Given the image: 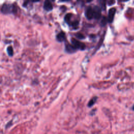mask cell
I'll use <instances>...</instances> for the list:
<instances>
[{
    "label": "cell",
    "instance_id": "cell-8",
    "mask_svg": "<svg viewBox=\"0 0 134 134\" xmlns=\"http://www.w3.org/2000/svg\"><path fill=\"white\" fill-rule=\"evenodd\" d=\"M56 38H57V40L59 42H60L65 41V39H66V35H65V33L64 32H60L57 35Z\"/></svg>",
    "mask_w": 134,
    "mask_h": 134
},
{
    "label": "cell",
    "instance_id": "cell-9",
    "mask_svg": "<svg viewBox=\"0 0 134 134\" xmlns=\"http://www.w3.org/2000/svg\"><path fill=\"white\" fill-rule=\"evenodd\" d=\"M96 100H97V97H94L93 98H92V99L90 101H89L87 105L89 108H91V107H92L95 103V102H96Z\"/></svg>",
    "mask_w": 134,
    "mask_h": 134
},
{
    "label": "cell",
    "instance_id": "cell-5",
    "mask_svg": "<svg viewBox=\"0 0 134 134\" xmlns=\"http://www.w3.org/2000/svg\"><path fill=\"white\" fill-rule=\"evenodd\" d=\"M94 10V19L99 20L101 16V9L97 6H95L93 7Z\"/></svg>",
    "mask_w": 134,
    "mask_h": 134
},
{
    "label": "cell",
    "instance_id": "cell-11",
    "mask_svg": "<svg viewBox=\"0 0 134 134\" xmlns=\"http://www.w3.org/2000/svg\"><path fill=\"white\" fill-rule=\"evenodd\" d=\"M7 52L8 55L10 56H12L13 55V49L11 46H9L7 48Z\"/></svg>",
    "mask_w": 134,
    "mask_h": 134
},
{
    "label": "cell",
    "instance_id": "cell-2",
    "mask_svg": "<svg viewBox=\"0 0 134 134\" xmlns=\"http://www.w3.org/2000/svg\"><path fill=\"white\" fill-rule=\"evenodd\" d=\"M71 43L72 45L77 49H80L83 50L85 49V44L83 42L79 41V40H77L75 38H72L71 39Z\"/></svg>",
    "mask_w": 134,
    "mask_h": 134
},
{
    "label": "cell",
    "instance_id": "cell-4",
    "mask_svg": "<svg viewBox=\"0 0 134 134\" xmlns=\"http://www.w3.org/2000/svg\"><path fill=\"white\" fill-rule=\"evenodd\" d=\"M116 11V8L115 7H112L110 9L108 13V20L109 23H111L113 22Z\"/></svg>",
    "mask_w": 134,
    "mask_h": 134
},
{
    "label": "cell",
    "instance_id": "cell-14",
    "mask_svg": "<svg viewBox=\"0 0 134 134\" xmlns=\"http://www.w3.org/2000/svg\"><path fill=\"white\" fill-rule=\"evenodd\" d=\"M115 2V1H108V5H113Z\"/></svg>",
    "mask_w": 134,
    "mask_h": 134
},
{
    "label": "cell",
    "instance_id": "cell-6",
    "mask_svg": "<svg viewBox=\"0 0 134 134\" xmlns=\"http://www.w3.org/2000/svg\"><path fill=\"white\" fill-rule=\"evenodd\" d=\"M43 8L44 10L47 12L52 11L53 9L52 3L49 1H45L43 3Z\"/></svg>",
    "mask_w": 134,
    "mask_h": 134
},
{
    "label": "cell",
    "instance_id": "cell-13",
    "mask_svg": "<svg viewBox=\"0 0 134 134\" xmlns=\"http://www.w3.org/2000/svg\"><path fill=\"white\" fill-rule=\"evenodd\" d=\"M76 37L80 39H82L83 38H84V36H83V35H82L81 33H77L76 34Z\"/></svg>",
    "mask_w": 134,
    "mask_h": 134
},
{
    "label": "cell",
    "instance_id": "cell-10",
    "mask_svg": "<svg viewBox=\"0 0 134 134\" xmlns=\"http://www.w3.org/2000/svg\"><path fill=\"white\" fill-rule=\"evenodd\" d=\"M71 16H72V14H70V13H69V14H67L65 17V21L68 24H69V23L71 22Z\"/></svg>",
    "mask_w": 134,
    "mask_h": 134
},
{
    "label": "cell",
    "instance_id": "cell-12",
    "mask_svg": "<svg viewBox=\"0 0 134 134\" xmlns=\"http://www.w3.org/2000/svg\"><path fill=\"white\" fill-rule=\"evenodd\" d=\"M107 22H108V19H107L106 17H103L102 18V20H101V25H102V26H105V25H106Z\"/></svg>",
    "mask_w": 134,
    "mask_h": 134
},
{
    "label": "cell",
    "instance_id": "cell-15",
    "mask_svg": "<svg viewBox=\"0 0 134 134\" xmlns=\"http://www.w3.org/2000/svg\"><path fill=\"white\" fill-rule=\"evenodd\" d=\"M132 109L133 111H134V104L133 105V106H132Z\"/></svg>",
    "mask_w": 134,
    "mask_h": 134
},
{
    "label": "cell",
    "instance_id": "cell-3",
    "mask_svg": "<svg viewBox=\"0 0 134 134\" xmlns=\"http://www.w3.org/2000/svg\"><path fill=\"white\" fill-rule=\"evenodd\" d=\"M85 16L87 20H92L94 18V10L91 6L87 7L85 11Z\"/></svg>",
    "mask_w": 134,
    "mask_h": 134
},
{
    "label": "cell",
    "instance_id": "cell-7",
    "mask_svg": "<svg viewBox=\"0 0 134 134\" xmlns=\"http://www.w3.org/2000/svg\"><path fill=\"white\" fill-rule=\"evenodd\" d=\"M65 49L66 51L70 53H72L75 52L77 50V49L72 45V44H70L69 43H67L66 44Z\"/></svg>",
    "mask_w": 134,
    "mask_h": 134
},
{
    "label": "cell",
    "instance_id": "cell-1",
    "mask_svg": "<svg viewBox=\"0 0 134 134\" xmlns=\"http://www.w3.org/2000/svg\"><path fill=\"white\" fill-rule=\"evenodd\" d=\"M1 12L4 14H12L16 12V8L13 5L10 4H4L2 7Z\"/></svg>",
    "mask_w": 134,
    "mask_h": 134
}]
</instances>
